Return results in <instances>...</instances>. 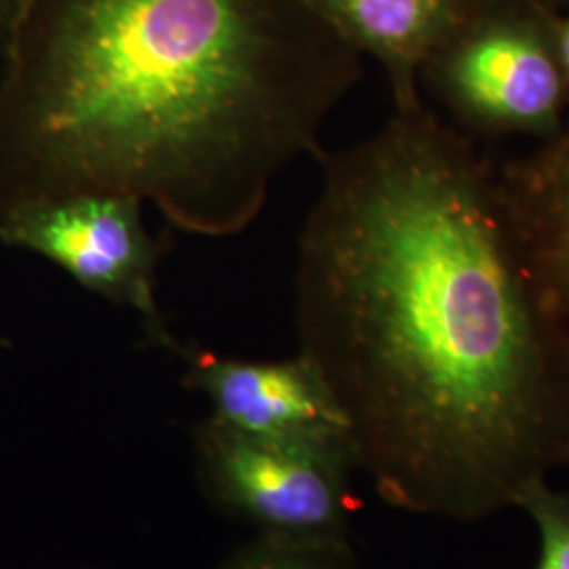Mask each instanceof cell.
Listing matches in <instances>:
<instances>
[{
    "label": "cell",
    "mask_w": 569,
    "mask_h": 569,
    "mask_svg": "<svg viewBox=\"0 0 569 569\" xmlns=\"http://www.w3.org/2000/svg\"><path fill=\"white\" fill-rule=\"evenodd\" d=\"M296 264L300 352L392 509L479 523L569 468L561 321L498 169L427 102L321 154Z\"/></svg>",
    "instance_id": "6da1fadb"
},
{
    "label": "cell",
    "mask_w": 569,
    "mask_h": 569,
    "mask_svg": "<svg viewBox=\"0 0 569 569\" xmlns=\"http://www.w3.org/2000/svg\"><path fill=\"white\" fill-rule=\"evenodd\" d=\"M0 53V216L124 194L213 239L363 77L312 0H18Z\"/></svg>",
    "instance_id": "7a4b0ae2"
},
{
    "label": "cell",
    "mask_w": 569,
    "mask_h": 569,
    "mask_svg": "<svg viewBox=\"0 0 569 569\" xmlns=\"http://www.w3.org/2000/svg\"><path fill=\"white\" fill-rule=\"evenodd\" d=\"M557 11L528 0H477L422 70L420 87L470 136L547 142L569 122L555 41Z\"/></svg>",
    "instance_id": "3957f363"
},
{
    "label": "cell",
    "mask_w": 569,
    "mask_h": 569,
    "mask_svg": "<svg viewBox=\"0 0 569 569\" xmlns=\"http://www.w3.org/2000/svg\"><path fill=\"white\" fill-rule=\"evenodd\" d=\"M194 451L209 498L262 536L350 542L352 449L260 439L207 418L194 428Z\"/></svg>",
    "instance_id": "277c9868"
},
{
    "label": "cell",
    "mask_w": 569,
    "mask_h": 569,
    "mask_svg": "<svg viewBox=\"0 0 569 569\" xmlns=\"http://www.w3.org/2000/svg\"><path fill=\"white\" fill-rule=\"evenodd\" d=\"M0 241L60 266L77 283L133 310L146 336L182 355L157 305L164 241L142 220V201L124 194H74L21 204L0 216Z\"/></svg>",
    "instance_id": "5b68a950"
},
{
    "label": "cell",
    "mask_w": 569,
    "mask_h": 569,
    "mask_svg": "<svg viewBox=\"0 0 569 569\" xmlns=\"http://www.w3.org/2000/svg\"><path fill=\"white\" fill-rule=\"evenodd\" d=\"M182 357L183 385L203 395L209 418L222 427L272 441L352 449L345 409L305 352L281 361H243L186 348Z\"/></svg>",
    "instance_id": "8992f818"
},
{
    "label": "cell",
    "mask_w": 569,
    "mask_h": 569,
    "mask_svg": "<svg viewBox=\"0 0 569 569\" xmlns=\"http://www.w3.org/2000/svg\"><path fill=\"white\" fill-rule=\"evenodd\" d=\"M477 0H312L323 20L387 74L392 110L425 102L422 70Z\"/></svg>",
    "instance_id": "52a82bcc"
},
{
    "label": "cell",
    "mask_w": 569,
    "mask_h": 569,
    "mask_svg": "<svg viewBox=\"0 0 569 569\" xmlns=\"http://www.w3.org/2000/svg\"><path fill=\"white\" fill-rule=\"evenodd\" d=\"M498 183L536 289L550 315L569 326V122L500 167Z\"/></svg>",
    "instance_id": "ba28073f"
},
{
    "label": "cell",
    "mask_w": 569,
    "mask_h": 569,
    "mask_svg": "<svg viewBox=\"0 0 569 569\" xmlns=\"http://www.w3.org/2000/svg\"><path fill=\"white\" fill-rule=\"evenodd\" d=\"M218 569H357L350 542H296L260 536Z\"/></svg>",
    "instance_id": "9c48e42d"
},
{
    "label": "cell",
    "mask_w": 569,
    "mask_h": 569,
    "mask_svg": "<svg viewBox=\"0 0 569 569\" xmlns=\"http://www.w3.org/2000/svg\"><path fill=\"white\" fill-rule=\"evenodd\" d=\"M538 529L540 555L536 569H569V493L557 491L549 481L529 486L517 500Z\"/></svg>",
    "instance_id": "30bf717a"
},
{
    "label": "cell",
    "mask_w": 569,
    "mask_h": 569,
    "mask_svg": "<svg viewBox=\"0 0 569 569\" xmlns=\"http://www.w3.org/2000/svg\"><path fill=\"white\" fill-rule=\"evenodd\" d=\"M568 11H559L557 20H555V41H557V53L561 61V70H563V79L568 84L569 93V7Z\"/></svg>",
    "instance_id": "8fae6325"
},
{
    "label": "cell",
    "mask_w": 569,
    "mask_h": 569,
    "mask_svg": "<svg viewBox=\"0 0 569 569\" xmlns=\"http://www.w3.org/2000/svg\"><path fill=\"white\" fill-rule=\"evenodd\" d=\"M18 7V0H0V34L7 28V23L13 18Z\"/></svg>",
    "instance_id": "7c38bea8"
},
{
    "label": "cell",
    "mask_w": 569,
    "mask_h": 569,
    "mask_svg": "<svg viewBox=\"0 0 569 569\" xmlns=\"http://www.w3.org/2000/svg\"><path fill=\"white\" fill-rule=\"evenodd\" d=\"M528 2H536L540 7H547L550 11H563L566 7H569V0H528Z\"/></svg>",
    "instance_id": "4fadbf2b"
},
{
    "label": "cell",
    "mask_w": 569,
    "mask_h": 569,
    "mask_svg": "<svg viewBox=\"0 0 569 569\" xmlns=\"http://www.w3.org/2000/svg\"><path fill=\"white\" fill-rule=\"evenodd\" d=\"M563 366H566V376H568L569 385V326L566 329V338H563Z\"/></svg>",
    "instance_id": "5bb4252c"
}]
</instances>
